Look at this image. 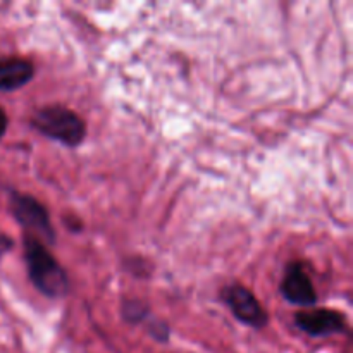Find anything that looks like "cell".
I'll list each match as a JSON object with an SVG mask.
<instances>
[{
  "mask_svg": "<svg viewBox=\"0 0 353 353\" xmlns=\"http://www.w3.org/2000/svg\"><path fill=\"white\" fill-rule=\"evenodd\" d=\"M279 292L288 303L303 309H314L317 303V293L312 285V279L307 274L305 265L302 262H290L285 269Z\"/></svg>",
  "mask_w": 353,
  "mask_h": 353,
  "instance_id": "5b68a950",
  "label": "cell"
},
{
  "mask_svg": "<svg viewBox=\"0 0 353 353\" xmlns=\"http://www.w3.org/2000/svg\"><path fill=\"white\" fill-rule=\"evenodd\" d=\"M121 316L128 324H143L150 319V309L141 300H126L121 307Z\"/></svg>",
  "mask_w": 353,
  "mask_h": 353,
  "instance_id": "ba28073f",
  "label": "cell"
},
{
  "mask_svg": "<svg viewBox=\"0 0 353 353\" xmlns=\"http://www.w3.org/2000/svg\"><path fill=\"white\" fill-rule=\"evenodd\" d=\"M33 62L23 57L0 59V92H14L34 78Z\"/></svg>",
  "mask_w": 353,
  "mask_h": 353,
  "instance_id": "52a82bcc",
  "label": "cell"
},
{
  "mask_svg": "<svg viewBox=\"0 0 353 353\" xmlns=\"http://www.w3.org/2000/svg\"><path fill=\"white\" fill-rule=\"evenodd\" d=\"M10 212L17 223L26 230L30 236L43 240L45 243H55V230L50 223V214L47 207L38 202L34 196L28 193H10Z\"/></svg>",
  "mask_w": 353,
  "mask_h": 353,
  "instance_id": "3957f363",
  "label": "cell"
},
{
  "mask_svg": "<svg viewBox=\"0 0 353 353\" xmlns=\"http://www.w3.org/2000/svg\"><path fill=\"white\" fill-rule=\"evenodd\" d=\"M148 333L155 338L157 341H168L169 334H171V330H169L168 324L161 319H154L150 324H148Z\"/></svg>",
  "mask_w": 353,
  "mask_h": 353,
  "instance_id": "9c48e42d",
  "label": "cell"
},
{
  "mask_svg": "<svg viewBox=\"0 0 353 353\" xmlns=\"http://www.w3.org/2000/svg\"><path fill=\"white\" fill-rule=\"evenodd\" d=\"M7 126H9V119H7L6 110H3L2 107H0V138H2L3 134H6Z\"/></svg>",
  "mask_w": 353,
  "mask_h": 353,
  "instance_id": "8fae6325",
  "label": "cell"
},
{
  "mask_svg": "<svg viewBox=\"0 0 353 353\" xmlns=\"http://www.w3.org/2000/svg\"><path fill=\"white\" fill-rule=\"evenodd\" d=\"M12 247H14L12 238L6 236V234H0V257H2V255H6L7 252L12 250Z\"/></svg>",
  "mask_w": 353,
  "mask_h": 353,
  "instance_id": "30bf717a",
  "label": "cell"
},
{
  "mask_svg": "<svg viewBox=\"0 0 353 353\" xmlns=\"http://www.w3.org/2000/svg\"><path fill=\"white\" fill-rule=\"evenodd\" d=\"M295 326L312 338L333 336L348 331L345 314L331 309H310L295 314Z\"/></svg>",
  "mask_w": 353,
  "mask_h": 353,
  "instance_id": "8992f818",
  "label": "cell"
},
{
  "mask_svg": "<svg viewBox=\"0 0 353 353\" xmlns=\"http://www.w3.org/2000/svg\"><path fill=\"white\" fill-rule=\"evenodd\" d=\"M31 126L64 147L76 148L86 138V124L74 110L62 105H47L31 116Z\"/></svg>",
  "mask_w": 353,
  "mask_h": 353,
  "instance_id": "7a4b0ae2",
  "label": "cell"
},
{
  "mask_svg": "<svg viewBox=\"0 0 353 353\" xmlns=\"http://www.w3.org/2000/svg\"><path fill=\"white\" fill-rule=\"evenodd\" d=\"M24 261L30 281L47 299H64L69 293V278L57 259L47 250L43 241L24 234Z\"/></svg>",
  "mask_w": 353,
  "mask_h": 353,
  "instance_id": "6da1fadb",
  "label": "cell"
},
{
  "mask_svg": "<svg viewBox=\"0 0 353 353\" xmlns=\"http://www.w3.org/2000/svg\"><path fill=\"white\" fill-rule=\"evenodd\" d=\"M221 300L236 317V321H240L245 326L259 331L264 330L269 324L268 312L247 286L238 285V283L224 286L221 292Z\"/></svg>",
  "mask_w": 353,
  "mask_h": 353,
  "instance_id": "277c9868",
  "label": "cell"
}]
</instances>
